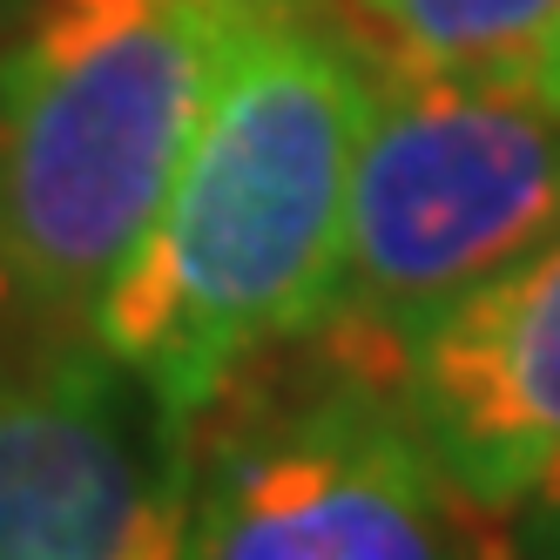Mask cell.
<instances>
[{"label":"cell","mask_w":560,"mask_h":560,"mask_svg":"<svg viewBox=\"0 0 560 560\" xmlns=\"http://www.w3.org/2000/svg\"><path fill=\"white\" fill-rule=\"evenodd\" d=\"M0 560H189V419L89 338L0 351Z\"/></svg>","instance_id":"5"},{"label":"cell","mask_w":560,"mask_h":560,"mask_svg":"<svg viewBox=\"0 0 560 560\" xmlns=\"http://www.w3.org/2000/svg\"><path fill=\"white\" fill-rule=\"evenodd\" d=\"M392 385L439 472L479 513L506 520L560 472V230L439 311Z\"/></svg>","instance_id":"6"},{"label":"cell","mask_w":560,"mask_h":560,"mask_svg":"<svg viewBox=\"0 0 560 560\" xmlns=\"http://www.w3.org/2000/svg\"><path fill=\"white\" fill-rule=\"evenodd\" d=\"M560 230V95L385 68L351 155L345 236L304 338L398 372L472 284Z\"/></svg>","instance_id":"4"},{"label":"cell","mask_w":560,"mask_h":560,"mask_svg":"<svg viewBox=\"0 0 560 560\" xmlns=\"http://www.w3.org/2000/svg\"><path fill=\"white\" fill-rule=\"evenodd\" d=\"M506 553L513 560H560V472H547L540 487L506 513Z\"/></svg>","instance_id":"8"},{"label":"cell","mask_w":560,"mask_h":560,"mask_svg":"<svg viewBox=\"0 0 560 560\" xmlns=\"http://www.w3.org/2000/svg\"><path fill=\"white\" fill-rule=\"evenodd\" d=\"M378 74L345 0H236L183 170L82 325L176 419L317 317Z\"/></svg>","instance_id":"1"},{"label":"cell","mask_w":560,"mask_h":560,"mask_svg":"<svg viewBox=\"0 0 560 560\" xmlns=\"http://www.w3.org/2000/svg\"><path fill=\"white\" fill-rule=\"evenodd\" d=\"M189 560H506L398 385L325 338L236 365L189 419Z\"/></svg>","instance_id":"3"},{"label":"cell","mask_w":560,"mask_h":560,"mask_svg":"<svg viewBox=\"0 0 560 560\" xmlns=\"http://www.w3.org/2000/svg\"><path fill=\"white\" fill-rule=\"evenodd\" d=\"M385 68L560 95V0H345Z\"/></svg>","instance_id":"7"},{"label":"cell","mask_w":560,"mask_h":560,"mask_svg":"<svg viewBox=\"0 0 560 560\" xmlns=\"http://www.w3.org/2000/svg\"><path fill=\"white\" fill-rule=\"evenodd\" d=\"M506 560H513V553H506Z\"/></svg>","instance_id":"10"},{"label":"cell","mask_w":560,"mask_h":560,"mask_svg":"<svg viewBox=\"0 0 560 560\" xmlns=\"http://www.w3.org/2000/svg\"><path fill=\"white\" fill-rule=\"evenodd\" d=\"M21 8H27V0H0V27H8V21H14Z\"/></svg>","instance_id":"9"},{"label":"cell","mask_w":560,"mask_h":560,"mask_svg":"<svg viewBox=\"0 0 560 560\" xmlns=\"http://www.w3.org/2000/svg\"><path fill=\"white\" fill-rule=\"evenodd\" d=\"M236 0H27L0 34V311L82 331L210 102Z\"/></svg>","instance_id":"2"}]
</instances>
